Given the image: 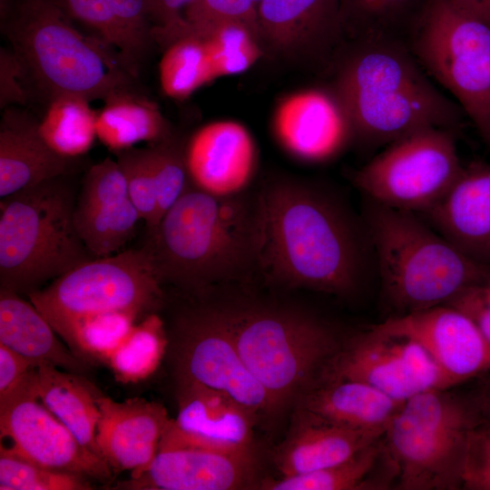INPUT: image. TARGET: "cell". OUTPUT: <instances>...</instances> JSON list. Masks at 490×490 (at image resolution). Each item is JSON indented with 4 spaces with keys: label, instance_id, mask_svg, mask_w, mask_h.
<instances>
[{
    "label": "cell",
    "instance_id": "d6986e66",
    "mask_svg": "<svg viewBox=\"0 0 490 490\" xmlns=\"http://www.w3.org/2000/svg\"><path fill=\"white\" fill-rule=\"evenodd\" d=\"M191 186L215 196H231L250 186L257 166L255 143L248 130L233 121L208 123L185 144Z\"/></svg>",
    "mask_w": 490,
    "mask_h": 490
},
{
    "label": "cell",
    "instance_id": "8d00e7d4",
    "mask_svg": "<svg viewBox=\"0 0 490 490\" xmlns=\"http://www.w3.org/2000/svg\"><path fill=\"white\" fill-rule=\"evenodd\" d=\"M83 476L51 470L32 463L1 446V490H85Z\"/></svg>",
    "mask_w": 490,
    "mask_h": 490
},
{
    "label": "cell",
    "instance_id": "836d02e7",
    "mask_svg": "<svg viewBox=\"0 0 490 490\" xmlns=\"http://www.w3.org/2000/svg\"><path fill=\"white\" fill-rule=\"evenodd\" d=\"M142 220L130 199L121 203L90 210L74 208L76 230L94 259L117 253L132 236Z\"/></svg>",
    "mask_w": 490,
    "mask_h": 490
},
{
    "label": "cell",
    "instance_id": "4fadbf2b",
    "mask_svg": "<svg viewBox=\"0 0 490 490\" xmlns=\"http://www.w3.org/2000/svg\"><path fill=\"white\" fill-rule=\"evenodd\" d=\"M337 380L364 383L400 402L457 386L418 343L373 327L340 343L316 381Z\"/></svg>",
    "mask_w": 490,
    "mask_h": 490
},
{
    "label": "cell",
    "instance_id": "9c48e42d",
    "mask_svg": "<svg viewBox=\"0 0 490 490\" xmlns=\"http://www.w3.org/2000/svg\"><path fill=\"white\" fill-rule=\"evenodd\" d=\"M28 296L64 339L86 317L112 311L139 317L153 313L164 299L144 247L90 260Z\"/></svg>",
    "mask_w": 490,
    "mask_h": 490
},
{
    "label": "cell",
    "instance_id": "603a6c76",
    "mask_svg": "<svg viewBox=\"0 0 490 490\" xmlns=\"http://www.w3.org/2000/svg\"><path fill=\"white\" fill-rule=\"evenodd\" d=\"M74 159L54 152L39 132V122L11 106L0 122V197L65 176Z\"/></svg>",
    "mask_w": 490,
    "mask_h": 490
},
{
    "label": "cell",
    "instance_id": "9a60e30c",
    "mask_svg": "<svg viewBox=\"0 0 490 490\" xmlns=\"http://www.w3.org/2000/svg\"><path fill=\"white\" fill-rule=\"evenodd\" d=\"M178 414L170 422L159 450L202 448L253 455L257 416L229 395L198 382L178 378Z\"/></svg>",
    "mask_w": 490,
    "mask_h": 490
},
{
    "label": "cell",
    "instance_id": "7402d4cb",
    "mask_svg": "<svg viewBox=\"0 0 490 490\" xmlns=\"http://www.w3.org/2000/svg\"><path fill=\"white\" fill-rule=\"evenodd\" d=\"M71 20L82 24L113 49L130 74L139 78L155 41L148 0H52Z\"/></svg>",
    "mask_w": 490,
    "mask_h": 490
},
{
    "label": "cell",
    "instance_id": "ab89813d",
    "mask_svg": "<svg viewBox=\"0 0 490 490\" xmlns=\"http://www.w3.org/2000/svg\"><path fill=\"white\" fill-rule=\"evenodd\" d=\"M261 1L194 0L185 8L183 21L169 31L167 38L172 42L181 34L199 31L224 21L242 22L258 32L257 16Z\"/></svg>",
    "mask_w": 490,
    "mask_h": 490
},
{
    "label": "cell",
    "instance_id": "ac0fdd59",
    "mask_svg": "<svg viewBox=\"0 0 490 490\" xmlns=\"http://www.w3.org/2000/svg\"><path fill=\"white\" fill-rule=\"evenodd\" d=\"M253 455L202 448L159 450L145 467L118 485L124 489L232 490L245 488L254 477Z\"/></svg>",
    "mask_w": 490,
    "mask_h": 490
},
{
    "label": "cell",
    "instance_id": "d590c367",
    "mask_svg": "<svg viewBox=\"0 0 490 490\" xmlns=\"http://www.w3.org/2000/svg\"><path fill=\"white\" fill-rule=\"evenodd\" d=\"M137 318L124 311L89 316L76 322L64 340L76 356L106 362L126 338Z\"/></svg>",
    "mask_w": 490,
    "mask_h": 490
},
{
    "label": "cell",
    "instance_id": "d6a6232c",
    "mask_svg": "<svg viewBox=\"0 0 490 490\" xmlns=\"http://www.w3.org/2000/svg\"><path fill=\"white\" fill-rule=\"evenodd\" d=\"M168 344L164 322L157 313L133 325L122 343L106 360L118 380L136 382L158 368Z\"/></svg>",
    "mask_w": 490,
    "mask_h": 490
},
{
    "label": "cell",
    "instance_id": "1f68e13d",
    "mask_svg": "<svg viewBox=\"0 0 490 490\" xmlns=\"http://www.w3.org/2000/svg\"><path fill=\"white\" fill-rule=\"evenodd\" d=\"M162 92L170 98L184 100L216 79L208 49L195 35H182L164 47L159 64Z\"/></svg>",
    "mask_w": 490,
    "mask_h": 490
},
{
    "label": "cell",
    "instance_id": "ffe728a7",
    "mask_svg": "<svg viewBox=\"0 0 490 490\" xmlns=\"http://www.w3.org/2000/svg\"><path fill=\"white\" fill-rule=\"evenodd\" d=\"M100 416L96 443L101 456L117 471L147 466L159 452L170 422L165 407L144 398L116 402L95 397Z\"/></svg>",
    "mask_w": 490,
    "mask_h": 490
},
{
    "label": "cell",
    "instance_id": "681fc988",
    "mask_svg": "<svg viewBox=\"0 0 490 490\" xmlns=\"http://www.w3.org/2000/svg\"><path fill=\"white\" fill-rule=\"evenodd\" d=\"M481 289L486 298L490 300V279L487 282L482 284Z\"/></svg>",
    "mask_w": 490,
    "mask_h": 490
},
{
    "label": "cell",
    "instance_id": "ba28073f",
    "mask_svg": "<svg viewBox=\"0 0 490 490\" xmlns=\"http://www.w3.org/2000/svg\"><path fill=\"white\" fill-rule=\"evenodd\" d=\"M432 389L406 400L383 438L403 490L462 488L469 435L482 420L470 394Z\"/></svg>",
    "mask_w": 490,
    "mask_h": 490
},
{
    "label": "cell",
    "instance_id": "ee69618b",
    "mask_svg": "<svg viewBox=\"0 0 490 490\" xmlns=\"http://www.w3.org/2000/svg\"><path fill=\"white\" fill-rule=\"evenodd\" d=\"M33 367L28 359L0 344V400L19 387Z\"/></svg>",
    "mask_w": 490,
    "mask_h": 490
},
{
    "label": "cell",
    "instance_id": "83f0119b",
    "mask_svg": "<svg viewBox=\"0 0 490 490\" xmlns=\"http://www.w3.org/2000/svg\"><path fill=\"white\" fill-rule=\"evenodd\" d=\"M27 379L41 403L82 446L101 456L96 443L100 412L89 388L77 377L52 365L33 367Z\"/></svg>",
    "mask_w": 490,
    "mask_h": 490
},
{
    "label": "cell",
    "instance_id": "bcb514c9",
    "mask_svg": "<svg viewBox=\"0 0 490 490\" xmlns=\"http://www.w3.org/2000/svg\"><path fill=\"white\" fill-rule=\"evenodd\" d=\"M194 0H148L149 15L153 28L165 29L183 20L185 8Z\"/></svg>",
    "mask_w": 490,
    "mask_h": 490
},
{
    "label": "cell",
    "instance_id": "7c38bea8",
    "mask_svg": "<svg viewBox=\"0 0 490 490\" xmlns=\"http://www.w3.org/2000/svg\"><path fill=\"white\" fill-rule=\"evenodd\" d=\"M178 378L223 392L256 416L278 413L271 398L241 359L226 327L222 306L201 305L174 322Z\"/></svg>",
    "mask_w": 490,
    "mask_h": 490
},
{
    "label": "cell",
    "instance_id": "c3c4849f",
    "mask_svg": "<svg viewBox=\"0 0 490 490\" xmlns=\"http://www.w3.org/2000/svg\"><path fill=\"white\" fill-rule=\"evenodd\" d=\"M457 10L490 24V0H446Z\"/></svg>",
    "mask_w": 490,
    "mask_h": 490
},
{
    "label": "cell",
    "instance_id": "d4e9b609",
    "mask_svg": "<svg viewBox=\"0 0 490 490\" xmlns=\"http://www.w3.org/2000/svg\"><path fill=\"white\" fill-rule=\"evenodd\" d=\"M404 402L364 383L316 381L297 399V408L337 426L384 433Z\"/></svg>",
    "mask_w": 490,
    "mask_h": 490
},
{
    "label": "cell",
    "instance_id": "30bf717a",
    "mask_svg": "<svg viewBox=\"0 0 490 490\" xmlns=\"http://www.w3.org/2000/svg\"><path fill=\"white\" fill-rule=\"evenodd\" d=\"M427 71L459 102L490 147V24L430 0L416 39Z\"/></svg>",
    "mask_w": 490,
    "mask_h": 490
},
{
    "label": "cell",
    "instance_id": "7bdbcfd3",
    "mask_svg": "<svg viewBox=\"0 0 490 490\" xmlns=\"http://www.w3.org/2000/svg\"><path fill=\"white\" fill-rule=\"evenodd\" d=\"M28 98L24 73L15 53L0 49V107L5 109L24 104Z\"/></svg>",
    "mask_w": 490,
    "mask_h": 490
},
{
    "label": "cell",
    "instance_id": "e0dca14e",
    "mask_svg": "<svg viewBox=\"0 0 490 490\" xmlns=\"http://www.w3.org/2000/svg\"><path fill=\"white\" fill-rule=\"evenodd\" d=\"M273 132L288 153L312 163L338 155L354 135L337 93L317 89L299 91L281 100L273 116Z\"/></svg>",
    "mask_w": 490,
    "mask_h": 490
},
{
    "label": "cell",
    "instance_id": "7a4b0ae2",
    "mask_svg": "<svg viewBox=\"0 0 490 490\" xmlns=\"http://www.w3.org/2000/svg\"><path fill=\"white\" fill-rule=\"evenodd\" d=\"M148 230L143 247L162 285L200 294L259 270L258 192L215 196L191 186Z\"/></svg>",
    "mask_w": 490,
    "mask_h": 490
},
{
    "label": "cell",
    "instance_id": "e575fe53",
    "mask_svg": "<svg viewBox=\"0 0 490 490\" xmlns=\"http://www.w3.org/2000/svg\"><path fill=\"white\" fill-rule=\"evenodd\" d=\"M205 44L216 78L242 73L261 56L257 31L239 21H224L207 28L187 32Z\"/></svg>",
    "mask_w": 490,
    "mask_h": 490
},
{
    "label": "cell",
    "instance_id": "6da1fadb",
    "mask_svg": "<svg viewBox=\"0 0 490 490\" xmlns=\"http://www.w3.org/2000/svg\"><path fill=\"white\" fill-rule=\"evenodd\" d=\"M259 192V270L271 280L347 296L358 287L362 250L350 217L317 187L274 180Z\"/></svg>",
    "mask_w": 490,
    "mask_h": 490
},
{
    "label": "cell",
    "instance_id": "60d3db41",
    "mask_svg": "<svg viewBox=\"0 0 490 490\" xmlns=\"http://www.w3.org/2000/svg\"><path fill=\"white\" fill-rule=\"evenodd\" d=\"M129 199L123 172L117 161L105 158L86 172L75 208L90 210L112 206Z\"/></svg>",
    "mask_w": 490,
    "mask_h": 490
},
{
    "label": "cell",
    "instance_id": "f546056e",
    "mask_svg": "<svg viewBox=\"0 0 490 490\" xmlns=\"http://www.w3.org/2000/svg\"><path fill=\"white\" fill-rule=\"evenodd\" d=\"M389 457L383 436L347 460L310 473L265 480L266 490H356L387 489L395 480L377 475L378 465Z\"/></svg>",
    "mask_w": 490,
    "mask_h": 490
},
{
    "label": "cell",
    "instance_id": "f35d334b",
    "mask_svg": "<svg viewBox=\"0 0 490 490\" xmlns=\"http://www.w3.org/2000/svg\"><path fill=\"white\" fill-rule=\"evenodd\" d=\"M126 180L128 196L148 229L158 223L156 183L149 147H132L114 152Z\"/></svg>",
    "mask_w": 490,
    "mask_h": 490
},
{
    "label": "cell",
    "instance_id": "4316f807",
    "mask_svg": "<svg viewBox=\"0 0 490 490\" xmlns=\"http://www.w3.org/2000/svg\"><path fill=\"white\" fill-rule=\"evenodd\" d=\"M54 332L31 301L1 289L0 344L28 359L34 367L52 365L73 371L83 370V361L62 345Z\"/></svg>",
    "mask_w": 490,
    "mask_h": 490
},
{
    "label": "cell",
    "instance_id": "4dcf8cb0",
    "mask_svg": "<svg viewBox=\"0 0 490 490\" xmlns=\"http://www.w3.org/2000/svg\"><path fill=\"white\" fill-rule=\"evenodd\" d=\"M90 103L75 94H63L48 103L39 132L54 152L75 159L91 149L97 137V111Z\"/></svg>",
    "mask_w": 490,
    "mask_h": 490
},
{
    "label": "cell",
    "instance_id": "8992f818",
    "mask_svg": "<svg viewBox=\"0 0 490 490\" xmlns=\"http://www.w3.org/2000/svg\"><path fill=\"white\" fill-rule=\"evenodd\" d=\"M75 203L64 176L1 199V289L29 295L92 260L74 225Z\"/></svg>",
    "mask_w": 490,
    "mask_h": 490
},
{
    "label": "cell",
    "instance_id": "b9f144b4",
    "mask_svg": "<svg viewBox=\"0 0 490 490\" xmlns=\"http://www.w3.org/2000/svg\"><path fill=\"white\" fill-rule=\"evenodd\" d=\"M462 489L490 490V423L481 421L471 431Z\"/></svg>",
    "mask_w": 490,
    "mask_h": 490
},
{
    "label": "cell",
    "instance_id": "cb8c5ba5",
    "mask_svg": "<svg viewBox=\"0 0 490 490\" xmlns=\"http://www.w3.org/2000/svg\"><path fill=\"white\" fill-rule=\"evenodd\" d=\"M383 435L337 426L296 409L274 462L281 476L310 473L347 460Z\"/></svg>",
    "mask_w": 490,
    "mask_h": 490
},
{
    "label": "cell",
    "instance_id": "7dc6e473",
    "mask_svg": "<svg viewBox=\"0 0 490 490\" xmlns=\"http://www.w3.org/2000/svg\"><path fill=\"white\" fill-rule=\"evenodd\" d=\"M483 421L490 423V371L477 377V384L470 394Z\"/></svg>",
    "mask_w": 490,
    "mask_h": 490
},
{
    "label": "cell",
    "instance_id": "3957f363",
    "mask_svg": "<svg viewBox=\"0 0 490 490\" xmlns=\"http://www.w3.org/2000/svg\"><path fill=\"white\" fill-rule=\"evenodd\" d=\"M1 32L30 84L49 103L63 94L104 101L135 89L119 54L82 33L52 0H0Z\"/></svg>",
    "mask_w": 490,
    "mask_h": 490
},
{
    "label": "cell",
    "instance_id": "44dd1931",
    "mask_svg": "<svg viewBox=\"0 0 490 490\" xmlns=\"http://www.w3.org/2000/svg\"><path fill=\"white\" fill-rule=\"evenodd\" d=\"M423 213L459 251L490 268V165L463 168L446 194Z\"/></svg>",
    "mask_w": 490,
    "mask_h": 490
},
{
    "label": "cell",
    "instance_id": "277c9868",
    "mask_svg": "<svg viewBox=\"0 0 490 490\" xmlns=\"http://www.w3.org/2000/svg\"><path fill=\"white\" fill-rule=\"evenodd\" d=\"M369 238L382 289L398 315L449 303L490 279L475 263L414 212L369 201Z\"/></svg>",
    "mask_w": 490,
    "mask_h": 490
},
{
    "label": "cell",
    "instance_id": "5b68a950",
    "mask_svg": "<svg viewBox=\"0 0 490 490\" xmlns=\"http://www.w3.org/2000/svg\"><path fill=\"white\" fill-rule=\"evenodd\" d=\"M354 135L371 143L393 142L450 123L449 102L397 48L375 45L346 64L338 83Z\"/></svg>",
    "mask_w": 490,
    "mask_h": 490
},
{
    "label": "cell",
    "instance_id": "484cf974",
    "mask_svg": "<svg viewBox=\"0 0 490 490\" xmlns=\"http://www.w3.org/2000/svg\"><path fill=\"white\" fill-rule=\"evenodd\" d=\"M341 18L342 0H262L259 37L276 51H294L326 35Z\"/></svg>",
    "mask_w": 490,
    "mask_h": 490
},
{
    "label": "cell",
    "instance_id": "f6af8a7d",
    "mask_svg": "<svg viewBox=\"0 0 490 490\" xmlns=\"http://www.w3.org/2000/svg\"><path fill=\"white\" fill-rule=\"evenodd\" d=\"M409 0H342V15L355 14L366 20L378 21L391 16Z\"/></svg>",
    "mask_w": 490,
    "mask_h": 490
},
{
    "label": "cell",
    "instance_id": "f1b7e54d",
    "mask_svg": "<svg viewBox=\"0 0 490 490\" xmlns=\"http://www.w3.org/2000/svg\"><path fill=\"white\" fill-rule=\"evenodd\" d=\"M97 112L96 136L113 153L145 142L154 144L173 136L159 106L135 89L109 95Z\"/></svg>",
    "mask_w": 490,
    "mask_h": 490
},
{
    "label": "cell",
    "instance_id": "5bb4252c",
    "mask_svg": "<svg viewBox=\"0 0 490 490\" xmlns=\"http://www.w3.org/2000/svg\"><path fill=\"white\" fill-rule=\"evenodd\" d=\"M30 372V371H29ZM29 374V373H28ZM0 400L1 437H9L15 455L45 468L89 476L111 477V466L82 446L67 427L42 403L28 384Z\"/></svg>",
    "mask_w": 490,
    "mask_h": 490
},
{
    "label": "cell",
    "instance_id": "52a82bcc",
    "mask_svg": "<svg viewBox=\"0 0 490 490\" xmlns=\"http://www.w3.org/2000/svg\"><path fill=\"white\" fill-rule=\"evenodd\" d=\"M223 318L245 366L278 413L309 388L340 342L319 319L278 307L222 306Z\"/></svg>",
    "mask_w": 490,
    "mask_h": 490
},
{
    "label": "cell",
    "instance_id": "74e56055",
    "mask_svg": "<svg viewBox=\"0 0 490 490\" xmlns=\"http://www.w3.org/2000/svg\"><path fill=\"white\" fill-rule=\"evenodd\" d=\"M148 147L156 183L159 222L191 184L185 161V144L173 135Z\"/></svg>",
    "mask_w": 490,
    "mask_h": 490
},
{
    "label": "cell",
    "instance_id": "8fae6325",
    "mask_svg": "<svg viewBox=\"0 0 490 490\" xmlns=\"http://www.w3.org/2000/svg\"><path fill=\"white\" fill-rule=\"evenodd\" d=\"M462 169L453 136L444 128H426L391 142L355 172L353 181L371 201L425 212Z\"/></svg>",
    "mask_w": 490,
    "mask_h": 490
},
{
    "label": "cell",
    "instance_id": "2e32d148",
    "mask_svg": "<svg viewBox=\"0 0 490 490\" xmlns=\"http://www.w3.org/2000/svg\"><path fill=\"white\" fill-rule=\"evenodd\" d=\"M373 328L418 343L456 385L490 371V342L450 305L397 315Z\"/></svg>",
    "mask_w": 490,
    "mask_h": 490
}]
</instances>
